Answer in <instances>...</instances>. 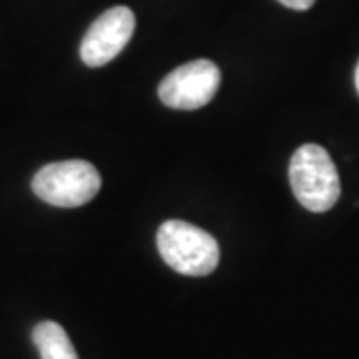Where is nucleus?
<instances>
[{"label":"nucleus","mask_w":359,"mask_h":359,"mask_svg":"<svg viewBox=\"0 0 359 359\" xmlns=\"http://www.w3.org/2000/svg\"><path fill=\"white\" fill-rule=\"evenodd\" d=\"M278 2H282L283 6H287L292 11H308L313 6L316 0H278Z\"/></svg>","instance_id":"obj_7"},{"label":"nucleus","mask_w":359,"mask_h":359,"mask_svg":"<svg viewBox=\"0 0 359 359\" xmlns=\"http://www.w3.org/2000/svg\"><path fill=\"white\" fill-rule=\"evenodd\" d=\"M290 184L295 200L309 212L332 210L341 194L334 160L318 144H304L290 162Z\"/></svg>","instance_id":"obj_2"},{"label":"nucleus","mask_w":359,"mask_h":359,"mask_svg":"<svg viewBox=\"0 0 359 359\" xmlns=\"http://www.w3.org/2000/svg\"><path fill=\"white\" fill-rule=\"evenodd\" d=\"M156 244L162 259L182 276L204 278L218 268V240L208 231L182 219H168L158 233Z\"/></svg>","instance_id":"obj_1"},{"label":"nucleus","mask_w":359,"mask_h":359,"mask_svg":"<svg viewBox=\"0 0 359 359\" xmlns=\"http://www.w3.org/2000/svg\"><path fill=\"white\" fill-rule=\"evenodd\" d=\"M222 82V72L212 60H192L172 70L158 86V96L174 110H198L212 102Z\"/></svg>","instance_id":"obj_4"},{"label":"nucleus","mask_w":359,"mask_h":359,"mask_svg":"<svg viewBox=\"0 0 359 359\" xmlns=\"http://www.w3.org/2000/svg\"><path fill=\"white\" fill-rule=\"evenodd\" d=\"M355 88H358V94H359V62H358V68H355Z\"/></svg>","instance_id":"obj_8"},{"label":"nucleus","mask_w":359,"mask_h":359,"mask_svg":"<svg viewBox=\"0 0 359 359\" xmlns=\"http://www.w3.org/2000/svg\"><path fill=\"white\" fill-rule=\"evenodd\" d=\"M32 341L40 359H78L66 330L56 321H40L32 332Z\"/></svg>","instance_id":"obj_6"},{"label":"nucleus","mask_w":359,"mask_h":359,"mask_svg":"<svg viewBox=\"0 0 359 359\" xmlns=\"http://www.w3.org/2000/svg\"><path fill=\"white\" fill-rule=\"evenodd\" d=\"M102 178L86 160H65L42 166L32 178V192L56 208L88 204L100 192Z\"/></svg>","instance_id":"obj_3"},{"label":"nucleus","mask_w":359,"mask_h":359,"mask_svg":"<svg viewBox=\"0 0 359 359\" xmlns=\"http://www.w3.org/2000/svg\"><path fill=\"white\" fill-rule=\"evenodd\" d=\"M136 18L128 6H114L102 13L84 34L80 44V58L90 68L112 62L134 34Z\"/></svg>","instance_id":"obj_5"}]
</instances>
